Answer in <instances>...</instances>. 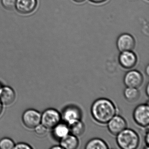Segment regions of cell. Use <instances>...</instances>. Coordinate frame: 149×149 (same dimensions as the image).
Listing matches in <instances>:
<instances>
[{"label": "cell", "instance_id": "obj_1", "mask_svg": "<svg viewBox=\"0 0 149 149\" xmlns=\"http://www.w3.org/2000/svg\"><path fill=\"white\" fill-rule=\"evenodd\" d=\"M91 113L94 119L99 123L107 124L117 114L114 104L107 98L97 99L92 104Z\"/></svg>", "mask_w": 149, "mask_h": 149}, {"label": "cell", "instance_id": "obj_2", "mask_svg": "<svg viewBox=\"0 0 149 149\" xmlns=\"http://www.w3.org/2000/svg\"><path fill=\"white\" fill-rule=\"evenodd\" d=\"M116 136L117 143L121 149H136L138 147L139 136L133 130L126 128Z\"/></svg>", "mask_w": 149, "mask_h": 149}, {"label": "cell", "instance_id": "obj_3", "mask_svg": "<svg viewBox=\"0 0 149 149\" xmlns=\"http://www.w3.org/2000/svg\"><path fill=\"white\" fill-rule=\"evenodd\" d=\"M61 115L57 110L49 108L45 110L41 114V123L47 129H53L61 123Z\"/></svg>", "mask_w": 149, "mask_h": 149}, {"label": "cell", "instance_id": "obj_4", "mask_svg": "<svg viewBox=\"0 0 149 149\" xmlns=\"http://www.w3.org/2000/svg\"><path fill=\"white\" fill-rule=\"evenodd\" d=\"M133 117L137 124L142 127H148L149 124V106L148 103L140 104L133 111Z\"/></svg>", "mask_w": 149, "mask_h": 149}, {"label": "cell", "instance_id": "obj_5", "mask_svg": "<svg viewBox=\"0 0 149 149\" xmlns=\"http://www.w3.org/2000/svg\"><path fill=\"white\" fill-rule=\"evenodd\" d=\"M41 114L34 109H28L22 114V123L29 129H34L41 123Z\"/></svg>", "mask_w": 149, "mask_h": 149}, {"label": "cell", "instance_id": "obj_6", "mask_svg": "<svg viewBox=\"0 0 149 149\" xmlns=\"http://www.w3.org/2000/svg\"><path fill=\"white\" fill-rule=\"evenodd\" d=\"M143 81V75L136 70H130L124 77V83L127 87L138 88L142 85Z\"/></svg>", "mask_w": 149, "mask_h": 149}, {"label": "cell", "instance_id": "obj_7", "mask_svg": "<svg viewBox=\"0 0 149 149\" xmlns=\"http://www.w3.org/2000/svg\"><path fill=\"white\" fill-rule=\"evenodd\" d=\"M117 47L120 52L132 51L136 45L134 37L129 33L120 35L117 40Z\"/></svg>", "mask_w": 149, "mask_h": 149}, {"label": "cell", "instance_id": "obj_8", "mask_svg": "<svg viewBox=\"0 0 149 149\" xmlns=\"http://www.w3.org/2000/svg\"><path fill=\"white\" fill-rule=\"evenodd\" d=\"M107 124L109 131L116 136L127 128L126 120L119 115H115Z\"/></svg>", "mask_w": 149, "mask_h": 149}, {"label": "cell", "instance_id": "obj_9", "mask_svg": "<svg viewBox=\"0 0 149 149\" xmlns=\"http://www.w3.org/2000/svg\"><path fill=\"white\" fill-rule=\"evenodd\" d=\"M118 61L124 68L130 69L136 66L137 58L136 54L132 51L121 52L118 56Z\"/></svg>", "mask_w": 149, "mask_h": 149}, {"label": "cell", "instance_id": "obj_10", "mask_svg": "<svg viewBox=\"0 0 149 149\" xmlns=\"http://www.w3.org/2000/svg\"><path fill=\"white\" fill-rule=\"evenodd\" d=\"M61 115L62 119L68 123L74 120L81 119L82 112L79 107L75 105H70L63 109Z\"/></svg>", "mask_w": 149, "mask_h": 149}, {"label": "cell", "instance_id": "obj_11", "mask_svg": "<svg viewBox=\"0 0 149 149\" xmlns=\"http://www.w3.org/2000/svg\"><path fill=\"white\" fill-rule=\"evenodd\" d=\"M37 5V0H16L15 8L20 13L28 14L34 11Z\"/></svg>", "mask_w": 149, "mask_h": 149}, {"label": "cell", "instance_id": "obj_12", "mask_svg": "<svg viewBox=\"0 0 149 149\" xmlns=\"http://www.w3.org/2000/svg\"><path fill=\"white\" fill-rule=\"evenodd\" d=\"M16 94L14 90L9 86L2 87L0 93V101L3 105H9L15 101Z\"/></svg>", "mask_w": 149, "mask_h": 149}, {"label": "cell", "instance_id": "obj_13", "mask_svg": "<svg viewBox=\"0 0 149 149\" xmlns=\"http://www.w3.org/2000/svg\"><path fill=\"white\" fill-rule=\"evenodd\" d=\"M60 141V146L63 149H76L79 144L77 136L71 134H68Z\"/></svg>", "mask_w": 149, "mask_h": 149}, {"label": "cell", "instance_id": "obj_14", "mask_svg": "<svg viewBox=\"0 0 149 149\" xmlns=\"http://www.w3.org/2000/svg\"><path fill=\"white\" fill-rule=\"evenodd\" d=\"M68 124L69 132L74 136H81L85 131V125L81 119L74 120Z\"/></svg>", "mask_w": 149, "mask_h": 149}, {"label": "cell", "instance_id": "obj_15", "mask_svg": "<svg viewBox=\"0 0 149 149\" xmlns=\"http://www.w3.org/2000/svg\"><path fill=\"white\" fill-rule=\"evenodd\" d=\"M53 134L55 138L61 140L69 133L68 125L60 123L53 128Z\"/></svg>", "mask_w": 149, "mask_h": 149}, {"label": "cell", "instance_id": "obj_16", "mask_svg": "<svg viewBox=\"0 0 149 149\" xmlns=\"http://www.w3.org/2000/svg\"><path fill=\"white\" fill-rule=\"evenodd\" d=\"M124 96L128 102H134L139 98L140 92L136 88L127 87L124 91Z\"/></svg>", "mask_w": 149, "mask_h": 149}, {"label": "cell", "instance_id": "obj_17", "mask_svg": "<svg viewBox=\"0 0 149 149\" xmlns=\"http://www.w3.org/2000/svg\"><path fill=\"white\" fill-rule=\"evenodd\" d=\"M86 149H107L108 145L102 139L94 138L90 140L85 145Z\"/></svg>", "mask_w": 149, "mask_h": 149}, {"label": "cell", "instance_id": "obj_18", "mask_svg": "<svg viewBox=\"0 0 149 149\" xmlns=\"http://www.w3.org/2000/svg\"><path fill=\"white\" fill-rule=\"evenodd\" d=\"M14 142L9 138L5 137L0 140V149H13L14 148Z\"/></svg>", "mask_w": 149, "mask_h": 149}, {"label": "cell", "instance_id": "obj_19", "mask_svg": "<svg viewBox=\"0 0 149 149\" xmlns=\"http://www.w3.org/2000/svg\"><path fill=\"white\" fill-rule=\"evenodd\" d=\"M16 0H1V4L6 9L12 10L15 7Z\"/></svg>", "mask_w": 149, "mask_h": 149}, {"label": "cell", "instance_id": "obj_20", "mask_svg": "<svg viewBox=\"0 0 149 149\" xmlns=\"http://www.w3.org/2000/svg\"><path fill=\"white\" fill-rule=\"evenodd\" d=\"M35 132L39 136H43L47 132V129L42 124L40 123L34 128Z\"/></svg>", "mask_w": 149, "mask_h": 149}, {"label": "cell", "instance_id": "obj_21", "mask_svg": "<svg viewBox=\"0 0 149 149\" xmlns=\"http://www.w3.org/2000/svg\"><path fill=\"white\" fill-rule=\"evenodd\" d=\"M15 149H32L33 147L27 143H19L15 144L14 148Z\"/></svg>", "mask_w": 149, "mask_h": 149}, {"label": "cell", "instance_id": "obj_22", "mask_svg": "<svg viewBox=\"0 0 149 149\" xmlns=\"http://www.w3.org/2000/svg\"><path fill=\"white\" fill-rule=\"evenodd\" d=\"M92 3L95 4H101L107 1V0H89Z\"/></svg>", "mask_w": 149, "mask_h": 149}, {"label": "cell", "instance_id": "obj_23", "mask_svg": "<svg viewBox=\"0 0 149 149\" xmlns=\"http://www.w3.org/2000/svg\"><path fill=\"white\" fill-rule=\"evenodd\" d=\"M145 143H146L147 144V146H148L149 144V131H147V133L146 134L145 138Z\"/></svg>", "mask_w": 149, "mask_h": 149}, {"label": "cell", "instance_id": "obj_24", "mask_svg": "<svg viewBox=\"0 0 149 149\" xmlns=\"http://www.w3.org/2000/svg\"><path fill=\"white\" fill-rule=\"evenodd\" d=\"M3 104L2 103L1 101H0V116L1 115V114L3 112Z\"/></svg>", "mask_w": 149, "mask_h": 149}, {"label": "cell", "instance_id": "obj_25", "mask_svg": "<svg viewBox=\"0 0 149 149\" xmlns=\"http://www.w3.org/2000/svg\"><path fill=\"white\" fill-rule=\"evenodd\" d=\"M51 149H63V148L61 146H54L51 147Z\"/></svg>", "mask_w": 149, "mask_h": 149}, {"label": "cell", "instance_id": "obj_26", "mask_svg": "<svg viewBox=\"0 0 149 149\" xmlns=\"http://www.w3.org/2000/svg\"><path fill=\"white\" fill-rule=\"evenodd\" d=\"M149 84H147V86H146V95H147V96H149Z\"/></svg>", "mask_w": 149, "mask_h": 149}, {"label": "cell", "instance_id": "obj_27", "mask_svg": "<svg viewBox=\"0 0 149 149\" xmlns=\"http://www.w3.org/2000/svg\"><path fill=\"white\" fill-rule=\"evenodd\" d=\"M73 1H75V2L78 3H82V2H84V1H85V0H73Z\"/></svg>", "mask_w": 149, "mask_h": 149}, {"label": "cell", "instance_id": "obj_28", "mask_svg": "<svg viewBox=\"0 0 149 149\" xmlns=\"http://www.w3.org/2000/svg\"><path fill=\"white\" fill-rule=\"evenodd\" d=\"M149 65H147V67H146V74H147V76H149Z\"/></svg>", "mask_w": 149, "mask_h": 149}, {"label": "cell", "instance_id": "obj_29", "mask_svg": "<svg viewBox=\"0 0 149 149\" xmlns=\"http://www.w3.org/2000/svg\"><path fill=\"white\" fill-rule=\"evenodd\" d=\"M2 87L3 86L1 85V84L0 83V93L1 92V89H2Z\"/></svg>", "mask_w": 149, "mask_h": 149}]
</instances>
